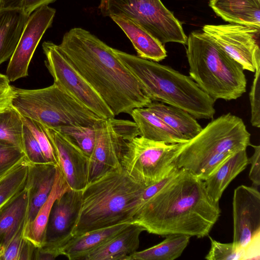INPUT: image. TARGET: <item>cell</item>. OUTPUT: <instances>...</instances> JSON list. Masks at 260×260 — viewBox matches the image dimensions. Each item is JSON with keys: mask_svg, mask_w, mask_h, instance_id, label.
<instances>
[{"mask_svg": "<svg viewBox=\"0 0 260 260\" xmlns=\"http://www.w3.org/2000/svg\"><path fill=\"white\" fill-rule=\"evenodd\" d=\"M23 126L21 116L12 106L0 113V140L22 151Z\"/></svg>", "mask_w": 260, "mask_h": 260, "instance_id": "obj_30", "label": "cell"}, {"mask_svg": "<svg viewBox=\"0 0 260 260\" xmlns=\"http://www.w3.org/2000/svg\"><path fill=\"white\" fill-rule=\"evenodd\" d=\"M29 16L21 8L0 9V65L14 53Z\"/></svg>", "mask_w": 260, "mask_h": 260, "instance_id": "obj_21", "label": "cell"}, {"mask_svg": "<svg viewBox=\"0 0 260 260\" xmlns=\"http://www.w3.org/2000/svg\"><path fill=\"white\" fill-rule=\"evenodd\" d=\"M82 190L70 189L54 202L46 226L45 242L38 248L37 259H54L72 237L81 204Z\"/></svg>", "mask_w": 260, "mask_h": 260, "instance_id": "obj_12", "label": "cell"}, {"mask_svg": "<svg viewBox=\"0 0 260 260\" xmlns=\"http://www.w3.org/2000/svg\"><path fill=\"white\" fill-rule=\"evenodd\" d=\"M23 151L27 159L31 163H48L41 147L28 127L23 123L22 135Z\"/></svg>", "mask_w": 260, "mask_h": 260, "instance_id": "obj_37", "label": "cell"}, {"mask_svg": "<svg viewBox=\"0 0 260 260\" xmlns=\"http://www.w3.org/2000/svg\"><path fill=\"white\" fill-rule=\"evenodd\" d=\"M18 147L0 140V179L15 168L25 157Z\"/></svg>", "mask_w": 260, "mask_h": 260, "instance_id": "obj_35", "label": "cell"}, {"mask_svg": "<svg viewBox=\"0 0 260 260\" xmlns=\"http://www.w3.org/2000/svg\"><path fill=\"white\" fill-rule=\"evenodd\" d=\"M14 95L13 86L0 87V113L11 106V102Z\"/></svg>", "mask_w": 260, "mask_h": 260, "instance_id": "obj_39", "label": "cell"}, {"mask_svg": "<svg viewBox=\"0 0 260 260\" xmlns=\"http://www.w3.org/2000/svg\"><path fill=\"white\" fill-rule=\"evenodd\" d=\"M211 247L205 258L208 260L244 259L245 249L239 248L233 243H223L209 236Z\"/></svg>", "mask_w": 260, "mask_h": 260, "instance_id": "obj_34", "label": "cell"}, {"mask_svg": "<svg viewBox=\"0 0 260 260\" xmlns=\"http://www.w3.org/2000/svg\"><path fill=\"white\" fill-rule=\"evenodd\" d=\"M248 165L246 150L237 151L224 161L204 181L206 191L210 198L219 202L223 192L231 182Z\"/></svg>", "mask_w": 260, "mask_h": 260, "instance_id": "obj_24", "label": "cell"}, {"mask_svg": "<svg viewBox=\"0 0 260 260\" xmlns=\"http://www.w3.org/2000/svg\"><path fill=\"white\" fill-rule=\"evenodd\" d=\"M28 160L26 157L0 179V208L25 187Z\"/></svg>", "mask_w": 260, "mask_h": 260, "instance_id": "obj_29", "label": "cell"}, {"mask_svg": "<svg viewBox=\"0 0 260 260\" xmlns=\"http://www.w3.org/2000/svg\"><path fill=\"white\" fill-rule=\"evenodd\" d=\"M25 124L37 140L46 161L58 166V160L52 141L46 127L40 123L28 117L21 116Z\"/></svg>", "mask_w": 260, "mask_h": 260, "instance_id": "obj_33", "label": "cell"}, {"mask_svg": "<svg viewBox=\"0 0 260 260\" xmlns=\"http://www.w3.org/2000/svg\"><path fill=\"white\" fill-rule=\"evenodd\" d=\"M11 106L21 116L58 131L68 126L93 127L101 118L54 83L35 89L13 86Z\"/></svg>", "mask_w": 260, "mask_h": 260, "instance_id": "obj_7", "label": "cell"}, {"mask_svg": "<svg viewBox=\"0 0 260 260\" xmlns=\"http://www.w3.org/2000/svg\"><path fill=\"white\" fill-rule=\"evenodd\" d=\"M70 189L61 171L56 166L54 183L47 200L40 209L34 219L31 222L25 224L24 228L23 237L36 247L40 248L44 244L46 226L54 202Z\"/></svg>", "mask_w": 260, "mask_h": 260, "instance_id": "obj_22", "label": "cell"}, {"mask_svg": "<svg viewBox=\"0 0 260 260\" xmlns=\"http://www.w3.org/2000/svg\"><path fill=\"white\" fill-rule=\"evenodd\" d=\"M209 5L224 21L260 28V0H209Z\"/></svg>", "mask_w": 260, "mask_h": 260, "instance_id": "obj_20", "label": "cell"}, {"mask_svg": "<svg viewBox=\"0 0 260 260\" xmlns=\"http://www.w3.org/2000/svg\"><path fill=\"white\" fill-rule=\"evenodd\" d=\"M177 145L136 137L126 144L121 161L122 168L139 183L151 186L176 168L173 161Z\"/></svg>", "mask_w": 260, "mask_h": 260, "instance_id": "obj_9", "label": "cell"}, {"mask_svg": "<svg viewBox=\"0 0 260 260\" xmlns=\"http://www.w3.org/2000/svg\"><path fill=\"white\" fill-rule=\"evenodd\" d=\"M70 141L77 145L86 155L90 156L95 143V131L94 126H68L58 131Z\"/></svg>", "mask_w": 260, "mask_h": 260, "instance_id": "obj_32", "label": "cell"}, {"mask_svg": "<svg viewBox=\"0 0 260 260\" xmlns=\"http://www.w3.org/2000/svg\"><path fill=\"white\" fill-rule=\"evenodd\" d=\"M255 74L249 92L251 107L250 122L253 126L260 127V56L255 60Z\"/></svg>", "mask_w": 260, "mask_h": 260, "instance_id": "obj_36", "label": "cell"}, {"mask_svg": "<svg viewBox=\"0 0 260 260\" xmlns=\"http://www.w3.org/2000/svg\"><path fill=\"white\" fill-rule=\"evenodd\" d=\"M233 244L245 249L260 235V193L255 187L241 185L233 197Z\"/></svg>", "mask_w": 260, "mask_h": 260, "instance_id": "obj_15", "label": "cell"}, {"mask_svg": "<svg viewBox=\"0 0 260 260\" xmlns=\"http://www.w3.org/2000/svg\"><path fill=\"white\" fill-rule=\"evenodd\" d=\"M110 17L129 39L138 56L156 62L167 56L164 45L137 22L124 16Z\"/></svg>", "mask_w": 260, "mask_h": 260, "instance_id": "obj_19", "label": "cell"}, {"mask_svg": "<svg viewBox=\"0 0 260 260\" xmlns=\"http://www.w3.org/2000/svg\"><path fill=\"white\" fill-rule=\"evenodd\" d=\"M190 236L170 235L160 243L134 252L126 260H174L179 257L188 245Z\"/></svg>", "mask_w": 260, "mask_h": 260, "instance_id": "obj_28", "label": "cell"}, {"mask_svg": "<svg viewBox=\"0 0 260 260\" xmlns=\"http://www.w3.org/2000/svg\"><path fill=\"white\" fill-rule=\"evenodd\" d=\"M147 187L122 168L107 172L82 190L79 213L73 237L97 229L130 223Z\"/></svg>", "mask_w": 260, "mask_h": 260, "instance_id": "obj_3", "label": "cell"}, {"mask_svg": "<svg viewBox=\"0 0 260 260\" xmlns=\"http://www.w3.org/2000/svg\"><path fill=\"white\" fill-rule=\"evenodd\" d=\"M146 107L187 140L195 137L203 128L196 118L180 108L156 101Z\"/></svg>", "mask_w": 260, "mask_h": 260, "instance_id": "obj_27", "label": "cell"}, {"mask_svg": "<svg viewBox=\"0 0 260 260\" xmlns=\"http://www.w3.org/2000/svg\"><path fill=\"white\" fill-rule=\"evenodd\" d=\"M10 81L6 75L0 74V87H7L10 86Z\"/></svg>", "mask_w": 260, "mask_h": 260, "instance_id": "obj_42", "label": "cell"}, {"mask_svg": "<svg viewBox=\"0 0 260 260\" xmlns=\"http://www.w3.org/2000/svg\"><path fill=\"white\" fill-rule=\"evenodd\" d=\"M24 226L7 244L0 247V260L35 259L38 247L23 237Z\"/></svg>", "mask_w": 260, "mask_h": 260, "instance_id": "obj_31", "label": "cell"}, {"mask_svg": "<svg viewBox=\"0 0 260 260\" xmlns=\"http://www.w3.org/2000/svg\"><path fill=\"white\" fill-rule=\"evenodd\" d=\"M120 60L142 85L152 101L180 108L197 119H211L215 101L189 76L158 62L113 48Z\"/></svg>", "mask_w": 260, "mask_h": 260, "instance_id": "obj_5", "label": "cell"}, {"mask_svg": "<svg viewBox=\"0 0 260 260\" xmlns=\"http://www.w3.org/2000/svg\"><path fill=\"white\" fill-rule=\"evenodd\" d=\"M243 120L231 113L212 120L193 138L178 144L173 161L203 181L234 153L250 145Z\"/></svg>", "mask_w": 260, "mask_h": 260, "instance_id": "obj_4", "label": "cell"}, {"mask_svg": "<svg viewBox=\"0 0 260 260\" xmlns=\"http://www.w3.org/2000/svg\"><path fill=\"white\" fill-rule=\"evenodd\" d=\"M254 149L252 155L248 158V164L251 165L249 178L255 187L260 185V146L250 144Z\"/></svg>", "mask_w": 260, "mask_h": 260, "instance_id": "obj_38", "label": "cell"}, {"mask_svg": "<svg viewBox=\"0 0 260 260\" xmlns=\"http://www.w3.org/2000/svg\"><path fill=\"white\" fill-rule=\"evenodd\" d=\"M25 188L0 208V247L7 244L25 224L28 211Z\"/></svg>", "mask_w": 260, "mask_h": 260, "instance_id": "obj_26", "label": "cell"}, {"mask_svg": "<svg viewBox=\"0 0 260 260\" xmlns=\"http://www.w3.org/2000/svg\"><path fill=\"white\" fill-rule=\"evenodd\" d=\"M202 31L238 62L244 70L254 72L260 56V28L241 24H206Z\"/></svg>", "mask_w": 260, "mask_h": 260, "instance_id": "obj_13", "label": "cell"}, {"mask_svg": "<svg viewBox=\"0 0 260 260\" xmlns=\"http://www.w3.org/2000/svg\"><path fill=\"white\" fill-rule=\"evenodd\" d=\"M56 0H24L22 10L28 15H30L35 11L42 7L47 6Z\"/></svg>", "mask_w": 260, "mask_h": 260, "instance_id": "obj_40", "label": "cell"}, {"mask_svg": "<svg viewBox=\"0 0 260 260\" xmlns=\"http://www.w3.org/2000/svg\"><path fill=\"white\" fill-rule=\"evenodd\" d=\"M59 50L95 90L114 116L131 114L152 101L137 78L113 50L89 31L74 27L66 32Z\"/></svg>", "mask_w": 260, "mask_h": 260, "instance_id": "obj_2", "label": "cell"}, {"mask_svg": "<svg viewBox=\"0 0 260 260\" xmlns=\"http://www.w3.org/2000/svg\"><path fill=\"white\" fill-rule=\"evenodd\" d=\"M144 228L129 223L105 243L90 252L83 260H126L139 247Z\"/></svg>", "mask_w": 260, "mask_h": 260, "instance_id": "obj_18", "label": "cell"}, {"mask_svg": "<svg viewBox=\"0 0 260 260\" xmlns=\"http://www.w3.org/2000/svg\"><path fill=\"white\" fill-rule=\"evenodd\" d=\"M219 202L208 196L204 181L184 169L136 210L131 223L163 237L209 236L220 216Z\"/></svg>", "mask_w": 260, "mask_h": 260, "instance_id": "obj_1", "label": "cell"}, {"mask_svg": "<svg viewBox=\"0 0 260 260\" xmlns=\"http://www.w3.org/2000/svg\"><path fill=\"white\" fill-rule=\"evenodd\" d=\"M129 223L118 224L74 236L60 249V255L70 260H83L90 252L105 243Z\"/></svg>", "mask_w": 260, "mask_h": 260, "instance_id": "obj_23", "label": "cell"}, {"mask_svg": "<svg viewBox=\"0 0 260 260\" xmlns=\"http://www.w3.org/2000/svg\"><path fill=\"white\" fill-rule=\"evenodd\" d=\"M45 64L54 83L103 119L115 117L103 99L51 41L42 44Z\"/></svg>", "mask_w": 260, "mask_h": 260, "instance_id": "obj_11", "label": "cell"}, {"mask_svg": "<svg viewBox=\"0 0 260 260\" xmlns=\"http://www.w3.org/2000/svg\"><path fill=\"white\" fill-rule=\"evenodd\" d=\"M56 10L48 6L35 11L30 16L16 49L10 58L6 76L14 82L28 75V67L43 36L52 25Z\"/></svg>", "mask_w": 260, "mask_h": 260, "instance_id": "obj_14", "label": "cell"}, {"mask_svg": "<svg viewBox=\"0 0 260 260\" xmlns=\"http://www.w3.org/2000/svg\"><path fill=\"white\" fill-rule=\"evenodd\" d=\"M186 44L189 76L215 101L236 100L246 92L242 67L206 33L191 32Z\"/></svg>", "mask_w": 260, "mask_h": 260, "instance_id": "obj_6", "label": "cell"}, {"mask_svg": "<svg viewBox=\"0 0 260 260\" xmlns=\"http://www.w3.org/2000/svg\"><path fill=\"white\" fill-rule=\"evenodd\" d=\"M98 9L104 17L120 15L134 20L163 45L186 44L181 22L160 0H100Z\"/></svg>", "mask_w": 260, "mask_h": 260, "instance_id": "obj_8", "label": "cell"}, {"mask_svg": "<svg viewBox=\"0 0 260 260\" xmlns=\"http://www.w3.org/2000/svg\"><path fill=\"white\" fill-rule=\"evenodd\" d=\"M114 117L101 119L94 125L95 140L89 156L88 183L107 172L121 169L127 142L139 136L134 121Z\"/></svg>", "mask_w": 260, "mask_h": 260, "instance_id": "obj_10", "label": "cell"}, {"mask_svg": "<svg viewBox=\"0 0 260 260\" xmlns=\"http://www.w3.org/2000/svg\"><path fill=\"white\" fill-rule=\"evenodd\" d=\"M130 115L138 126L139 136L172 144L183 143L188 140L147 107L135 108Z\"/></svg>", "mask_w": 260, "mask_h": 260, "instance_id": "obj_25", "label": "cell"}, {"mask_svg": "<svg viewBox=\"0 0 260 260\" xmlns=\"http://www.w3.org/2000/svg\"><path fill=\"white\" fill-rule=\"evenodd\" d=\"M56 166L50 163L35 164L28 161L25 185L28 205L25 224L34 219L47 200L54 183Z\"/></svg>", "mask_w": 260, "mask_h": 260, "instance_id": "obj_17", "label": "cell"}, {"mask_svg": "<svg viewBox=\"0 0 260 260\" xmlns=\"http://www.w3.org/2000/svg\"><path fill=\"white\" fill-rule=\"evenodd\" d=\"M46 129L68 185L72 189L82 190L88 183L89 156L58 131Z\"/></svg>", "mask_w": 260, "mask_h": 260, "instance_id": "obj_16", "label": "cell"}, {"mask_svg": "<svg viewBox=\"0 0 260 260\" xmlns=\"http://www.w3.org/2000/svg\"><path fill=\"white\" fill-rule=\"evenodd\" d=\"M24 0H0V9L21 8Z\"/></svg>", "mask_w": 260, "mask_h": 260, "instance_id": "obj_41", "label": "cell"}]
</instances>
